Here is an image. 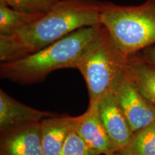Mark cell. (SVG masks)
I'll return each instance as SVG.
<instances>
[{
  "label": "cell",
  "mask_w": 155,
  "mask_h": 155,
  "mask_svg": "<svg viewBox=\"0 0 155 155\" xmlns=\"http://www.w3.org/2000/svg\"><path fill=\"white\" fill-rule=\"evenodd\" d=\"M102 5L99 0H59L35 22L13 34L0 35V61L25 57L78 29L101 24Z\"/></svg>",
  "instance_id": "cell-1"
},
{
  "label": "cell",
  "mask_w": 155,
  "mask_h": 155,
  "mask_svg": "<svg viewBox=\"0 0 155 155\" xmlns=\"http://www.w3.org/2000/svg\"><path fill=\"white\" fill-rule=\"evenodd\" d=\"M101 28V24L78 29L38 52L13 61L2 62L1 77L28 84L43 81L56 70L76 68L85 49L98 35Z\"/></svg>",
  "instance_id": "cell-2"
},
{
  "label": "cell",
  "mask_w": 155,
  "mask_h": 155,
  "mask_svg": "<svg viewBox=\"0 0 155 155\" xmlns=\"http://www.w3.org/2000/svg\"><path fill=\"white\" fill-rule=\"evenodd\" d=\"M100 23L122 54L130 58L155 44V0L137 6L103 2Z\"/></svg>",
  "instance_id": "cell-3"
},
{
  "label": "cell",
  "mask_w": 155,
  "mask_h": 155,
  "mask_svg": "<svg viewBox=\"0 0 155 155\" xmlns=\"http://www.w3.org/2000/svg\"><path fill=\"white\" fill-rule=\"evenodd\" d=\"M129 58L122 54L101 25L98 35L81 55L77 69L86 81L88 107H98L100 101L127 75Z\"/></svg>",
  "instance_id": "cell-4"
},
{
  "label": "cell",
  "mask_w": 155,
  "mask_h": 155,
  "mask_svg": "<svg viewBox=\"0 0 155 155\" xmlns=\"http://www.w3.org/2000/svg\"><path fill=\"white\" fill-rule=\"evenodd\" d=\"M112 93L133 133L155 121V108L139 93L127 73L116 85Z\"/></svg>",
  "instance_id": "cell-5"
},
{
  "label": "cell",
  "mask_w": 155,
  "mask_h": 155,
  "mask_svg": "<svg viewBox=\"0 0 155 155\" xmlns=\"http://www.w3.org/2000/svg\"><path fill=\"white\" fill-rule=\"evenodd\" d=\"M75 129L96 155H107L119 152L103 125L98 107H88L84 114L76 116Z\"/></svg>",
  "instance_id": "cell-6"
},
{
  "label": "cell",
  "mask_w": 155,
  "mask_h": 155,
  "mask_svg": "<svg viewBox=\"0 0 155 155\" xmlns=\"http://www.w3.org/2000/svg\"><path fill=\"white\" fill-rule=\"evenodd\" d=\"M98 111L103 125L119 152L129 144L134 133L113 93L103 97Z\"/></svg>",
  "instance_id": "cell-7"
},
{
  "label": "cell",
  "mask_w": 155,
  "mask_h": 155,
  "mask_svg": "<svg viewBox=\"0 0 155 155\" xmlns=\"http://www.w3.org/2000/svg\"><path fill=\"white\" fill-rule=\"evenodd\" d=\"M55 114L31 108L17 101L2 89L0 90V131H8L17 128L40 123Z\"/></svg>",
  "instance_id": "cell-8"
},
{
  "label": "cell",
  "mask_w": 155,
  "mask_h": 155,
  "mask_svg": "<svg viewBox=\"0 0 155 155\" xmlns=\"http://www.w3.org/2000/svg\"><path fill=\"white\" fill-rule=\"evenodd\" d=\"M0 155H44L40 122L1 133Z\"/></svg>",
  "instance_id": "cell-9"
},
{
  "label": "cell",
  "mask_w": 155,
  "mask_h": 155,
  "mask_svg": "<svg viewBox=\"0 0 155 155\" xmlns=\"http://www.w3.org/2000/svg\"><path fill=\"white\" fill-rule=\"evenodd\" d=\"M75 123V116H53L40 121L44 155H58Z\"/></svg>",
  "instance_id": "cell-10"
},
{
  "label": "cell",
  "mask_w": 155,
  "mask_h": 155,
  "mask_svg": "<svg viewBox=\"0 0 155 155\" xmlns=\"http://www.w3.org/2000/svg\"><path fill=\"white\" fill-rule=\"evenodd\" d=\"M127 73L139 93L155 108V65L129 58Z\"/></svg>",
  "instance_id": "cell-11"
},
{
  "label": "cell",
  "mask_w": 155,
  "mask_h": 155,
  "mask_svg": "<svg viewBox=\"0 0 155 155\" xmlns=\"http://www.w3.org/2000/svg\"><path fill=\"white\" fill-rule=\"evenodd\" d=\"M44 14L12 8L0 0V35H9L35 22Z\"/></svg>",
  "instance_id": "cell-12"
},
{
  "label": "cell",
  "mask_w": 155,
  "mask_h": 155,
  "mask_svg": "<svg viewBox=\"0 0 155 155\" xmlns=\"http://www.w3.org/2000/svg\"><path fill=\"white\" fill-rule=\"evenodd\" d=\"M119 152L121 155H155V121L134 133L129 144Z\"/></svg>",
  "instance_id": "cell-13"
},
{
  "label": "cell",
  "mask_w": 155,
  "mask_h": 155,
  "mask_svg": "<svg viewBox=\"0 0 155 155\" xmlns=\"http://www.w3.org/2000/svg\"><path fill=\"white\" fill-rule=\"evenodd\" d=\"M17 10L45 14L51 9L59 0H2Z\"/></svg>",
  "instance_id": "cell-14"
},
{
  "label": "cell",
  "mask_w": 155,
  "mask_h": 155,
  "mask_svg": "<svg viewBox=\"0 0 155 155\" xmlns=\"http://www.w3.org/2000/svg\"><path fill=\"white\" fill-rule=\"evenodd\" d=\"M76 118V116H75ZM58 155H96L87 147L75 129H71L65 144Z\"/></svg>",
  "instance_id": "cell-15"
},
{
  "label": "cell",
  "mask_w": 155,
  "mask_h": 155,
  "mask_svg": "<svg viewBox=\"0 0 155 155\" xmlns=\"http://www.w3.org/2000/svg\"><path fill=\"white\" fill-rule=\"evenodd\" d=\"M138 59L145 62V63L155 65V46L144 50L142 56H141Z\"/></svg>",
  "instance_id": "cell-16"
},
{
  "label": "cell",
  "mask_w": 155,
  "mask_h": 155,
  "mask_svg": "<svg viewBox=\"0 0 155 155\" xmlns=\"http://www.w3.org/2000/svg\"><path fill=\"white\" fill-rule=\"evenodd\" d=\"M107 155H121V154L119 152H114V153H112V154H107Z\"/></svg>",
  "instance_id": "cell-17"
}]
</instances>
